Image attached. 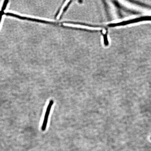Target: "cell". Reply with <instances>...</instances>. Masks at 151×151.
Listing matches in <instances>:
<instances>
[{"label":"cell","mask_w":151,"mask_h":151,"mask_svg":"<svg viewBox=\"0 0 151 151\" xmlns=\"http://www.w3.org/2000/svg\"><path fill=\"white\" fill-rule=\"evenodd\" d=\"M54 102V101L52 100H50L48 106L47 107L44 118L43 119L42 127H41V130L43 131H45L46 129L47 123H48L49 116H50V112L51 110L52 106L53 105Z\"/></svg>","instance_id":"obj_2"},{"label":"cell","mask_w":151,"mask_h":151,"mask_svg":"<svg viewBox=\"0 0 151 151\" xmlns=\"http://www.w3.org/2000/svg\"><path fill=\"white\" fill-rule=\"evenodd\" d=\"M145 21H151V16H145L140 17L124 21L118 23H113L109 24V26L110 27H114L116 26H125L127 24L137 23V22Z\"/></svg>","instance_id":"obj_1"}]
</instances>
